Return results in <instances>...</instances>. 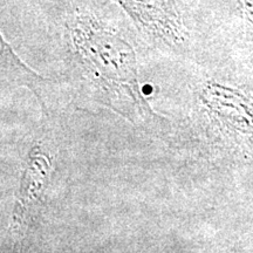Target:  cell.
Masks as SVG:
<instances>
[{
    "label": "cell",
    "instance_id": "1",
    "mask_svg": "<svg viewBox=\"0 0 253 253\" xmlns=\"http://www.w3.org/2000/svg\"><path fill=\"white\" fill-rule=\"evenodd\" d=\"M138 23L157 36L181 41L182 26L172 0H119Z\"/></svg>",
    "mask_w": 253,
    "mask_h": 253
}]
</instances>
